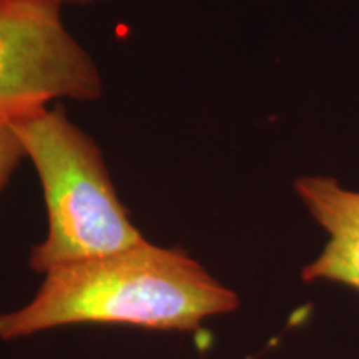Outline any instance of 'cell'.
<instances>
[{
  "mask_svg": "<svg viewBox=\"0 0 359 359\" xmlns=\"http://www.w3.org/2000/svg\"><path fill=\"white\" fill-rule=\"evenodd\" d=\"M32 299L0 313V341L72 325H128L193 333L236 311L238 294L182 248L145 240L116 253L43 275Z\"/></svg>",
  "mask_w": 359,
  "mask_h": 359,
  "instance_id": "6da1fadb",
  "label": "cell"
},
{
  "mask_svg": "<svg viewBox=\"0 0 359 359\" xmlns=\"http://www.w3.org/2000/svg\"><path fill=\"white\" fill-rule=\"evenodd\" d=\"M43 191L47 233L30 251L34 271L116 253L147 238L135 226L111 182L100 147L62 107L12 120Z\"/></svg>",
  "mask_w": 359,
  "mask_h": 359,
  "instance_id": "7a4b0ae2",
  "label": "cell"
},
{
  "mask_svg": "<svg viewBox=\"0 0 359 359\" xmlns=\"http://www.w3.org/2000/svg\"><path fill=\"white\" fill-rule=\"evenodd\" d=\"M102 72L48 0L0 2V116L15 120L53 100L95 102Z\"/></svg>",
  "mask_w": 359,
  "mask_h": 359,
  "instance_id": "3957f363",
  "label": "cell"
},
{
  "mask_svg": "<svg viewBox=\"0 0 359 359\" xmlns=\"http://www.w3.org/2000/svg\"><path fill=\"white\" fill-rule=\"evenodd\" d=\"M293 187L330 236L320 257L302 269V280L339 283L359 291V191L320 175L298 178Z\"/></svg>",
  "mask_w": 359,
  "mask_h": 359,
  "instance_id": "277c9868",
  "label": "cell"
},
{
  "mask_svg": "<svg viewBox=\"0 0 359 359\" xmlns=\"http://www.w3.org/2000/svg\"><path fill=\"white\" fill-rule=\"evenodd\" d=\"M22 158H25V150L12 120L0 116V191L7 187Z\"/></svg>",
  "mask_w": 359,
  "mask_h": 359,
  "instance_id": "5b68a950",
  "label": "cell"
},
{
  "mask_svg": "<svg viewBox=\"0 0 359 359\" xmlns=\"http://www.w3.org/2000/svg\"><path fill=\"white\" fill-rule=\"evenodd\" d=\"M0 2H4V0H0ZM48 2L58 4V6L64 7L65 4H75V6H92V4L105 2V0H48Z\"/></svg>",
  "mask_w": 359,
  "mask_h": 359,
  "instance_id": "8992f818",
  "label": "cell"
}]
</instances>
